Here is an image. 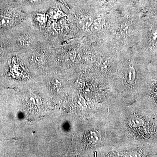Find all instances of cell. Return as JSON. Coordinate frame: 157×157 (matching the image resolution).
<instances>
[{
  "label": "cell",
  "instance_id": "cell-6",
  "mask_svg": "<svg viewBox=\"0 0 157 157\" xmlns=\"http://www.w3.org/2000/svg\"><path fill=\"white\" fill-rule=\"evenodd\" d=\"M144 124V121L140 118H132L129 121V125L133 128H138L142 126Z\"/></svg>",
  "mask_w": 157,
  "mask_h": 157
},
{
  "label": "cell",
  "instance_id": "cell-3",
  "mask_svg": "<svg viewBox=\"0 0 157 157\" xmlns=\"http://www.w3.org/2000/svg\"><path fill=\"white\" fill-rule=\"evenodd\" d=\"M104 25H105V19L103 17H100V18H97L94 20V22L91 26V30L93 32H98L101 30L104 27Z\"/></svg>",
  "mask_w": 157,
  "mask_h": 157
},
{
  "label": "cell",
  "instance_id": "cell-11",
  "mask_svg": "<svg viewBox=\"0 0 157 157\" xmlns=\"http://www.w3.org/2000/svg\"><path fill=\"white\" fill-rule=\"evenodd\" d=\"M152 10L154 11V12L157 14V1L154 3L153 5L152 6Z\"/></svg>",
  "mask_w": 157,
  "mask_h": 157
},
{
  "label": "cell",
  "instance_id": "cell-8",
  "mask_svg": "<svg viewBox=\"0 0 157 157\" xmlns=\"http://www.w3.org/2000/svg\"><path fill=\"white\" fill-rule=\"evenodd\" d=\"M90 138L94 142H98L101 139V136L98 131H93L90 133Z\"/></svg>",
  "mask_w": 157,
  "mask_h": 157
},
{
  "label": "cell",
  "instance_id": "cell-1",
  "mask_svg": "<svg viewBox=\"0 0 157 157\" xmlns=\"http://www.w3.org/2000/svg\"><path fill=\"white\" fill-rule=\"evenodd\" d=\"M14 20L10 14H0V27H9L14 25Z\"/></svg>",
  "mask_w": 157,
  "mask_h": 157
},
{
  "label": "cell",
  "instance_id": "cell-9",
  "mask_svg": "<svg viewBox=\"0 0 157 157\" xmlns=\"http://www.w3.org/2000/svg\"><path fill=\"white\" fill-rule=\"evenodd\" d=\"M121 32L123 36H128L131 33L130 26L126 23L123 24L121 26Z\"/></svg>",
  "mask_w": 157,
  "mask_h": 157
},
{
  "label": "cell",
  "instance_id": "cell-5",
  "mask_svg": "<svg viewBox=\"0 0 157 157\" xmlns=\"http://www.w3.org/2000/svg\"><path fill=\"white\" fill-rule=\"evenodd\" d=\"M18 44L21 46L27 47L32 45L33 39L31 37L28 36H21L18 39Z\"/></svg>",
  "mask_w": 157,
  "mask_h": 157
},
{
  "label": "cell",
  "instance_id": "cell-4",
  "mask_svg": "<svg viewBox=\"0 0 157 157\" xmlns=\"http://www.w3.org/2000/svg\"><path fill=\"white\" fill-rule=\"evenodd\" d=\"M136 71L133 67H130L126 74V79L129 84H132L136 78Z\"/></svg>",
  "mask_w": 157,
  "mask_h": 157
},
{
  "label": "cell",
  "instance_id": "cell-12",
  "mask_svg": "<svg viewBox=\"0 0 157 157\" xmlns=\"http://www.w3.org/2000/svg\"><path fill=\"white\" fill-rule=\"evenodd\" d=\"M29 1L30 2H31L36 3V2H38L39 0H29Z\"/></svg>",
  "mask_w": 157,
  "mask_h": 157
},
{
  "label": "cell",
  "instance_id": "cell-7",
  "mask_svg": "<svg viewBox=\"0 0 157 157\" xmlns=\"http://www.w3.org/2000/svg\"><path fill=\"white\" fill-rule=\"evenodd\" d=\"M94 20L91 16H88L85 17L82 20V29L83 30L86 31L90 29Z\"/></svg>",
  "mask_w": 157,
  "mask_h": 157
},
{
  "label": "cell",
  "instance_id": "cell-10",
  "mask_svg": "<svg viewBox=\"0 0 157 157\" xmlns=\"http://www.w3.org/2000/svg\"><path fill=\"white\" fill-rule=\"evenodd\" d=\"M37 21L41 24L44 23L45 21V17L44 14H38L36 17Z\"/></svg>",
  "mask_w": 157,
  "mask_h": 157
},
{
  "label": "cell",
  "instance_id": "cell-2",
  "mask_svg": "<svg viewBox=\"0 0 157 157\" xmlns=\"http://www.w3.org/2000/svg\"><path fill=\"white\" fill-rule=\"evenodd\" d=\"M149 47L152 50L157 48V28L153 29L149 35Z\"/></svg>",
  "mask_w": 157,
  "mask_h": 157
}]
</instances>
